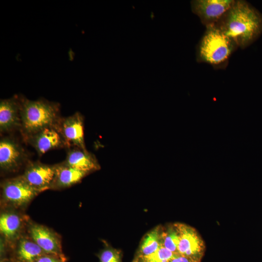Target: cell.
<instances>
[{"label":"cell","mask_w":262,"mask_h":262,"mask_svg":"<svg viewBox=\"0 0 262 262\" xmlns=\"http://www.w3.org/2000/svg\"><path fill=\"white\" fill-rule=\"evenodd\" d=\"M214 26L244 49L262 34V13L246 0H234Z\"/></svg>","instance_id":"6da1fadb"},{"label":"cell","mask_w":262,"mask_h":262,"mask_svg":"<svg viewBox=\"0 0 262 262\" xmlns=\"http://www.w3.org/2000/svg\"><path fill=\"white\" fill-rule=\"evenodd\" d=\"M61 118L58 103L21 98L20 130L24 139L45 128L58 127Z\"/></svg>","instance_id":"7a4b0ae2"},{"label":"cell","mask_w":262,"mask_h":262,"mask_svg":"<svg viewBox=\"0 0 262 262\" xmlns=\"http://www.w3.org/2000/svg\"><path fill=\"white\" fill-rule=\"evenodd\" d=\"M206 28L197 46V61L209 64L216 68H224L231 54L238 48L214 25Z\"/></svg>","instance_id":"3957f363"},{"label":"cell","mask_w":262,"mask_h":262,"mask_svg":"<svg viewBox=\"0 0 262 262\" xmlns=\"http://www.w3.org/2000/svg\"><path fill=\"white\" fill-rule=\"evenodd\" d=\"M1 190L2 200L16 208L25 207L41 192L30 185L22 175L3 181Z\"/></svg>","instance_id":"277c9868"},{"label":"cell","mask_w":262,"mask_h":262,"mask_svg":"<svg viewBox=\"0 0 262 262\" xmlns=\"http://www.w3.org/2000/svg\"><path fill=\"white\" fill-rule=\"evenodd\" d=\"M179 236L178 254L200 262L204 255L205 246L196 229L188 225L176 223Z\"/></svg>","instance_id":"5b68a950"},{"label":"cell","mask_w":262,"mask_h":262,"mask_svg":"<svg viewBox=\"0 0 262 262\" xmlns=\"http://www.w3.org/2000/svg\"><path fill=\"white\" fill-rule=\"evenodd\" d=\"M234 0H194L191 2L192 12L206 27L214 25L230 8Z\"/></svg>","instance_id":"8992f818"},{"label":"cell","mask_w":262,"mask_h":262,"mask_svg":"<svg viewBox=\"0 0 262 262\" xmlns=\"http://www.w3.org/2000/svg\"><path fill=\"white\" fill-rule=\"evenodd\" d=\"M27 159L22 146L10 137L1 138L0 140V168L4 172L17 170Z\"/></svg>","instance_id":"52a82bcc"},{"label":"cell","mask_w":262,"mask_h":262,"mask_svg":"<svg viewBox=\"0 0 262 262\" xmlns=\"http://www.w3.org/2000/svg\"><path fill=\"white\" fill-rule=\"evenodd\" d=\"M28 230L31 238L46 254L63 260L60 239L55 232L44 226L35 223L30 224Z\"/></svg>","instance_id":"ba28073f"},{"label":"cell","mask_w":262,"mask_h":262,"mask_svg":"<svg viewBox=\"0 0 262 262\" xmlns=\"http://www.w3.org/2000/svg\"><path fill=\"white\" fill-rule=\"evenodd\" d=\"M83 119L79 112L61 118L58 129L65 140L67 147L73 146L86 149L84 140Z\"/></svg>","instance_id":"9c48e42d"},{"label":"cell","mask_w":262,"mask_h":262,"mask_svg":"<svg viewBox=\"0 0 262 262\" xmlns=\"http://www.w3.org/2000/svg\"><path fill=\"white\" fill-rule=\"evenodd\" d=\"M25 140L34 148L39 156L53 149L67 147L57 127L45 128Z\"/></svg>","instance_id":"30bf717a"},{"label":"cell","mask_w":262,"mask_h":262,"mask_svg":"<svg viewBox=\"0 0 262 262\" xmlns=\"http://www.w3.org/2000/svg\"><path fill=\"white\" fill-rule=\"evenodd\" d=\"M54 174L55 165L35 162L28 164L22 176L32 187L42 192L50 189Z\"/></svg>","instance_id":"8fae6325"},{"label":"cell","mask_w":262,"mask_h":262,"mask_svg":"<svg viewBox=\"0 0 262 262\" xmlns=\"http://www.w3.org/2000/svg\"><path fill=\"white\" fill-rule=\"evenodd\" d=\"M21 97L15 96L0 101V131L7 132L20 128Z\"/></svg>","instance_id":"7c38bea8"},{"label":"cell","mask_w":262,"mask_h":262,"mask_svg":"<svg viewBox=\"0 0 262 262\" xmlns=\"http://www.w3.org/2000/svg\"><path fill=\"white\" fill-rule=\"evenodd\" d=\"M88 173L71 167L64 162L55 165V174L50 189H61L80 182Z\"/></svg>","instance_id":"4fadbf2b"},{"label":"cell","mask_w":262,"mask_h":262,"mask_svg":"<svg viewBox=\"0 0 262 262\" xmlns=\"http://www.w3.org/2000/svg\"><path fill=\"white\" fill-rule=\"evenodd\" d=\"M67 165L87 173L98 170L100 166L95 156L77 147L69 148L64 162Z\"/></svg>","instance_id":"5bb4252c"},{"label":"cell","mask_w":262,"mask_h":262,"mask_svg":"<svg viewBox=\"0 0 262 262\" xmlns=\"http://www.w3.org/2000/svg\"><path fill=\"white\" fill-rule=\"evenodd\" d=\"M23 221L19 214L13 211L2 212L0 216V231L8 241L16 239L21 231Z\"/></svg>","instance_id":"9a60e30c"},{"label":"cell","mask_w":262,"mask_h":262,"mask_svg":"<svg viewBox=\"0 0 262 262\" xmlns=\"http://www.w3.org/2000/svg\"><path fill=\"white\" fill-rule=\"evenodd\" d=\"M162 230L163 227L158 226L147 233L141 241L136 257L147 256L157 251L162 246Z\"/></svg>","instance_id":"2e32d148"},{"label":"cell","mask_w":262,"mask_h":262,"mask_svg":"<svg viewBox=\"0 0 262 262\" xmlns=\"http://www.w3.org/2000/svg\"><path fill=\"white\" fill-rule=\"evenodd\" d=\"M17 254L18 259L22 262H36L40 257L46 254L31 238H26L19 240Z\"/></svg>","instance_id":"e0dca14e"},{"label":"cell","mask_w":262,"mask_h":262,"mask_svg":"<svg viewBox=\"0 0 262 262\" xmlns=\"http://www.w3.org/2000/svg\"><path fill=\"white\" fill-rule=\"evenodd\" d=\"M179 232L174 224L163 227L162 244L164 247L175 254H178Z\"/></svg>","instance_id":"ac0fdd59"},{"label":"cell","mask_w":262,"mask_h":262,"mask_svg":"<svg viewBox=\"0 0 262 262\" xmlns=\"http://www.w3.org/2000/svg\"><path fill=\"white\" fill-rule=\"evenodd\" d=\"M177 254L161 246L157 251L149 255L135 257L140 262H169Z\"/></svg>","instance_id":"d6986e66"},{"label":"cell","mask_w":262,"mask_h":262,"mask_svg":"<svg viewBox=\"0 0 262 262\" xmlns=\"http://www.w3.org/2000/svg\"><path fill=\"white\" fill-rule=\"evenodd\" d=\"M99 262H122V253L117 249L107 246L98 255Z\"/></svg>","instance_id":"ffe728a7"},{"label":"cell","mask_w":262,"mask_h":262,"mask_svg":"<svg viewBox=\"0 0 262 262\" xmlns=\"http://www.w3.org/2000/svg\"><path fill=\"white\" fill-rule=\"evenodd\" d=\"M62 261L57 257L46 254L40 257L36 262H62Z\"/></svg>","instance_id":"44dd1931"},{"label":"cell","mask_w":262,"mask_h":262,"mask_svg":"<svg viewBox=\"0 0 262 262\" xmlns=\"http://www.w3.org/2000/svg\"><path fill=\"white\" fill-rule=\"evenodd\" d=\"M169 262H198L184 256L177 254Z\"/></svg>","instance_id":"7402d4cb"},{"label":"cell","mask_w":262,"mask_h":262,"mask_svg":"<svg viewBox=\"0 0 262 262\" xmlns=\"http://www.w3.org/2000/svg\"><path fill=\"white\" fill-rule=\"evenodd\" d=\"M132 262H140L138 259L136 257L134 259Z\"/></svg>","instance_id":"603a6c76"}]
</instances>
